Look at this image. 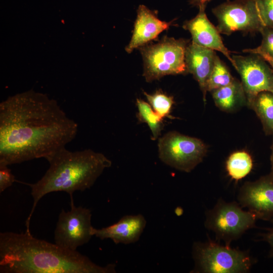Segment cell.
Masks as SVG:
<instances>
[{
  "instance_id": "cb8c5ba5",
  "label": "cell",
  "mask_w": 273,
  "mask_h": 273,
  "mask_svg": "<svg viewBox=\"0 0 273 273\" xmlns=\"http://www.w3.org/2000/svg\"><path fill=\"white\" fill-rule=\"evenodd\" d=\"M15 180V176L8 166L0 165V193L11 187Z\"/></svg>"
},
{
  "instance_id": "d6986e66",
  "label": "cell",
  "mask_w": 273,
  "mask_h": 273,
  "mask_svg": "<svg viewBox=\"0 0 273 273\" xmlns=\"http://www.w3.org/2000/svg\"><path fill=\"white\" fill-rule=\"evenodd\" d=\"M136 105L138 112L136 117L140 123H146L149 126L151 132V139L157 140L163 129V118L156 113L150 104L141 99H137Z\"/></svg>"
},
{
  "instance_id": "6da1fadb",
  "label": "cell",
  "mask_w": 273,
  "mask_h": 273,
  "mask_svg": "<svg viewBox=\"0 0 273 273\" xmlns=\"http://www.w3.org/2000/svg\"><path fill=\"white\" fill-rule=\"evenodd\" d=\"M78 124L57 102L30 90L0 104V165L52 157L76 136Z\"/></svg>"
},
{
  "instance_id": "7c38bea8",
  "label": "cell",
  "mask_w": 273,
  "mask_h": 273,
  "mask_svg": "<svg viewBox=\"0 0 273 273\" xmlns=\"http://www.w3.org/2000/svg\"><path fill=\"white\" fill-rule=\"evenodd\" d=\"M206 5L199 7L198 14L194 18L185 22L183 28L191 34L192 42L206 48L222 53L235 66L231 52L225 47L216 27L208 20L205 13Z\"/></svg>"
},
{
  "instance_id": "52a82bcc",
  "label": "cell",
  "mask_w": 273,
  "mask_h": 273,
  "mask_svg": "<svg viewBox=\"0 0 273 273\" xmlns=\"http://www.w3.org/2000/svg\"><path fill=\"white\" fill-rule=\"evenodd\" d=\"M160 159L180 171L190 172L203 160L208 148L200 139L172 131L159 139Z\"/></svg>"
},
{
  "instance_id": "83f0119b",
  "label": "cell",
  "mask_w": 273,
  "mask_h": 273,
  "mask_svg": "<svg viewBox=\"0 0 273 273\" xmlns=\"http://www.w3.org/2000/svg\"><path fill=\"white\" fill-rule=\"evenodd\" d=\"M271 156H270L271 168H270V172L268 174V175L273 180V140H272V143L271 146Z\"/></svg>"
},
{
  "instance_id": "4316f807",
  "label": "cell",
  "mask_w": 273,
  "mask_h": 273,
  "mask_svg": "<svg viewBox=\"0 0 273 273\" xmlns=\"http://www.w3.org/2000/svg\"><path fill=\"white\" fill-rule=\"evenodd\" d=\"M211 0H190V4L199 8L202 6L206 5Z\"/></svg>"
},
{
  "instance_id": "30bf717a",
  "label": "cell",
  "mask_w": 273,
  "mask_h": 273,
  "mask_svg": "<svg viewBox=\"0 0 273 273\" xmlns=\"http://www.w3.org/2000/svg\"><path fill=\"white\" fill-rule=\"evenodd\" d=\"M232 56L234 68L239 74L246 99L250 106L257 95L262 92L273 94V70L259 55Z\"/></svg>"
},
{
  "instance_id": "7402d4cb",
  "label": "cell",
  "mask_w": 273,
  "mask_h": 273,
  "mask_svg": "<svg viewBox=\"0 0 273 273\" xmlns=\"http://www.w3.org/2000/svg\"><path fill=\"white\" fill-rule=\"evenodd\" d=\"M262 35L260 45L255 49H245L244 53L260 52L273 57V28L264 27L260 32Z\"/></svg>"
},
{
  "instance_id": "7a4b0ae2",
  "label": "cell",
  "mask_w": 273,
  "mask_h": 273,
  "mask_svg": "<svg viewBox=\"0 0 273 273\" xmlns=\"http://www.w3.org/2000/svg\"><path fill=\"white\" fill-rule=\"evenodd\" d=\"M76 251L34 237L30 231L0 233L1 273H114Z\"/></svg>"
},
{
  "instance_id": "603a6c76",
  "label": "cell",
  "mask_w": 273,
  "mask_h": 273,
  "mask_svg": "<svg viewBox=\"0 0 273 273\" xmlns=\"http://www.w3.org/2000/svg\"><path fill=\"white\" fill-rule=\"evenodd\" d=\"M264 27L273 28V0H255Z\"/></svg>"
},
{
  "instance_id": "4fadbf2b",
  "label": "cell",
  "mask_w": 273,
  "mask_h": 273,
  "mask_svg": "<svg viewBox=\"0 0 273 273\" xmlns=\"http://www.w3.org/2000/svg\"><path fill=\"white\" fill-rule=\"evenodd\" d=\"M144 216L137 215L123 216L117 222L100 229H92V235L101 239H110L114 243L129 244L136 242L143 233L146 225Z\"/></svg>"
},
{
  "instance_id": "3957f363",
  "label": "cell",
  "mask_w": 273,
  "mask_h": 273,
  "mask_svg": "<svg viewBox=\"0 0 273 273\" xmlns=\"http://www.w3.org/2000/svg\"><path fill=\"white\" fill-rule=\"evenodd\" d=\"M50 166L43 176L34 184H28L33 203L26 220L30 231L31 217L39 201L54 192H65L70 197L77 191L91 188L112 162L103 154L88 149L70 151L66 148L57 152L48 161Z\"/></svg>"
},
{
  "instance_id": "9a60e30c",
  "label": "cell",
  "mask_w": 273,
  "mask_h": 273,
  "mask_svg": "<svg viewBox=\"0 0 273 273\" xmlns=\"http://www.w3.org/2000/svg\"><path fill=\"white\" fill-rule=\"evenodd\" d=\"M217 55L215 51L200 46L193 42L189 43L185 52L187 72L198 82L206 102V85L214 65Z\"/></svg>"
},
{
  "instance_id": "2e32d148",
  "label": "cell",
  "mask_w": 273,
  "mask_h": 273,
  "mask_svg": "<svg viewBox=\"0 0 273 273\" xmlns=\"http://www.w3.org/2000/svg\"><path fill=\"white\" fill-rule=\"evenodd\" d=\"M215 105L221 111L231 113L247 105L241 82L236 78L230 84L211 92Z\"/></svg>"
},
{
  "instance_id": "ffe728a7",
  "label": "cell",
  "mask_w": 273,
  "mask_h": 273,
  "mask_svg": "<svg viewBox=\"0 0 273 273\" xmlns=\"http://www.w3.org/2000/svg\"><path fill=\"white\" fill-rule=\"evenodd\" d=\"M233 77L225 65L217 55L215 63L206 85L207 92H211L213 90L226 86L232 83Z\"/></svg>"
},
{
  "instance_id": "8992f818",
  "label": "cell",
  "mask_w": 273,
  "mask_h": 273,
  "mask_svg": "<svg viewBox=\"0 0 273 273\" xmlns=\"http://www.w3.org/2000/svg\"><path fill=\"white\" fill-rule=\"evenodd\" d=\"M257 219L254 214L243 210L239 203L220 199L213 208L206 211L205 226L214 233L217 240L230 246L246 231L254 228Z\"/></svg>"
},
{
  "instance_id": "ba28073f",
  "label": "cell",
  "mask_w": 273,
  "mask_h": 273,
  "mask_svg": "<svg viewBox=\"0 0 273 273\" xmlns=\"http://www.w3.org/2000/svg\"><path fill=\"white\" fill-rule=\"evenodd\" d=\"M220 33L230 35L236 31L260 32L264 27L255 0L226 1L212 9Z\"/></svg>"
},
{
  "instance_id": "d4e9b609",
  "label": "cell",
  "mask_w": 273,
  "mask_h": 273,
  "mask_svg": "<svg viewBox=\"0 0 273 273\" xmlns=\"http://www.w3.org/2000/svg\"><path fill=\"white\" fill-rule=\"evenodd\" d=\"M271 223V226L267 229V232L262 235L263 241L266 242L269 246L268 256L273 257V218L269 220Z\"/></svg>"
},
{
  "instance_id": "44dd1931",
  "label": "cell",
  "mask_w": 273,
  "mask_h": 273,
  "mask_svg": "<svg viewBox=\"0 0 273 273\" xmlns=\"http://www.w3.org/2000/svg\"><path fill=\"white\" fill-rule=\"evenodd\" d=\"M153 110L162 118L174 117L170 115L171 110L174 103L173 97L164 93L161 89L156 90L153 94L143 92Z\"/></svg>"
},
{
  "instance_id": "5bb4252c",
  "label": "cell",
  "mask_w": 273,
  "mask_h": 273,
  "mask_svg": "<svg viewBox=\"0 0 273 273\" xmlns=\"http://www.w3.org/2000/svg\"><path fill=\"white\" fill-rule=\"evenodd\" d=\"M172 22L159 20L156 14L144 5H140L134 25L132 37L125 48L130 53L136 48H140L155 39L164 30H167Z\"/></svg>"
},
{
  "instance_id": "5b68a950",
  "label": "cell",
  "mask_w": 273,
  "mask_h": 273,
  "mask_svg": "<svg viewBox=\"0 0 273 273\" xmlns=\"http://www.w3.org/2000/svg\"><path fill=\"white\" fill-rule=\"evenodd\" d=\"M193 256L195 267L192 272H247L255 263V260L246 251L211 241L195 242Z\"/></svg>"
},
{
  "instance_id": "277c9868",
  "label": "cell",
  "mask_w": 273,
  "mask_h": 273,
  "mask_svg": "<svg viewBox=\"0 0 273 273\" xmlns=\"http://www.w3.org/2000/svg\"><path fill=\"white\" fill-rule=\"evenodd\" d=\"M188 44L184 39L165 36L156 43L140 47L144 61L143 76L146 81L187 72L185 52Z\"/></svg>"
},
{
  "instance_id": "484cf974",
  "label": "cell",
  "mask_w": 273,
  "mask_h": 273,
  "mask_svg": "<svg viewBox=\"0 0 273 273\" xmlns=\"http://www.w3.org/2000/svg\"><path fill=\"white\" fill-rule=\"evenodd\" d=\"M250 54H256L261 56L269 64L273 70V57L260 52H252Z\"/></svg>"
},
{
  "instance_id": "8fae6325",
  "label": "cell",
  "mask_w": 273,
  "mask_h": 273,
  "mask_svg": "<svg viewBox=\"0 0 273 273\" xmlns=\"http://www.w3.org/2000/svg\"><path fill=\"white\" fill-rule=\"evenodd\" d=\"M238 200L257 219L269 221L273 218V180L267 174L245 183L240 189Z\"/></svg>"
},
{
  "instance_id": "ac0fdd59",
  "label": "cell",
  "mask_w": 273,
  "mask_h": 273,
  "mask_svg": "<svg viewBox=\"0 0 273 273\" xmlns=\"http://www.w3.org/2000/svg\"><path fill=\"white\" fill-rule=\"evenodd\" d=\"M225 166L231 177L238 180L250 172L253 167V160L248 152L238 151L230 155L226 161Z\"/></svg>"
},
{
  "instance_id": "e0dca14e",
  "label": "cell",
  "mask_w": 273,
  "mask_h": 273,
  "mask_svg": "<svg viewBox=\"0 0 273 273\" xmlns=\"http://www.w3.org/2000/svg\"><path fill=\"white\" fill-rule=\"evenodd\" d=\"M249 107L260 120L265 134L273 135V94L268 92L259 93Z\"/></svg>"
},
{
  "instance_id": "9c48e42d",
  "label": "cell",
  "mask_w": 273,
  "mask_h": 273,
  "mask_svg": "<svg viewBox=\"0 0 273 273\" xmlns=\"http://www.w3.org/2000/svg\"><path fill=\"white\" fill-rule=\"evenodd\" d=\"M69 211H61L54 231L55 243L72 251L87 243L92 235V213L88 208L76 206L73 197Z\"/></svg>"
}]
</instances>
